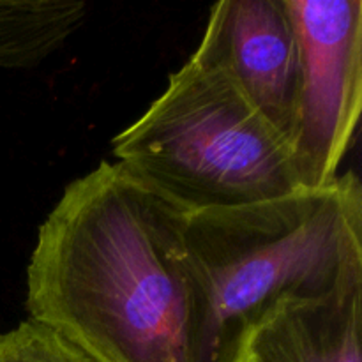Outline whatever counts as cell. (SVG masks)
<instances>
[{"label":"cell","instance_id":"cell-8","mask_svg":"<svg viewBox=\"0 0 362 362\" xmlns=\"http://www.w3.org/2000/svg\"><path fill=\"white\" fill-rule=\"evenodd\" d=\"M0 362H90L62 336L30 318L0 334Z\"/></svg>","mask_w":362,"mask_h":362},{"label":"cell","instance_id":"cell-5","mask_svg":"<svg viewBox=\"0 0 362 362\" xmlns=\"http://www.w3.org/2000/svg\"><path fill=\"white\" fill-rule=\"evenodd\" d=\"M193 57L219 67L288 141L299 85V42L285 0L214 4Z\"/></svg>","mask_w":362,"mask_h":362},{"label":"cell","instance_id":"cell-1","mask_svg":"<svg viewBox=\"0 0 362 362\" xmlns=\"http://www.w3.org/2000/svg\"><path fill=\"white\" fill-rule=\"evenodd\" d=\"M187 214L119 161L99 163L39 228L30 320L90 362H193Z\"/></svg>","mask_w":362,"mask_h":362},{"label":"cell","instance_id":"cell-2","mask_svg":"<svg viewBox=\"0 0 362 362\" xmlns=\"http://www.w3.org/2000/svg\"><path fill=\"white\" fill-rule=\"evenodd\" d=\"M193 362H240L251 332L281 304L362 281V186L354 172L318 189L189 212Z\"/></svg>","mask_w":362,"mask_h":362},{"label":"cell","instance_id":"cell-7","mask_svg":"<svg viewBox=\"0 0 362 362\" xmlns=\"http://www.w3.org/2000/svg\"><path fill=\"white\" fill-rule=\"evenodd\" d=\"M80 0H0V69H30L81 27Z\"/></svg>","mask_w":362,"mask_h":362},{"label":"cell","instance_id":"cell-4","mask_svg":"<svg viewBox=\"0 0 362 362\" xmlns=\"http://www.w3.org/2000/svg\"><path fill=\"white\" fill-rule=\"evenodd\" d=\"M299 42L288 145L303 189L338 179L362 110L361 0H285Z\"/></svg>","mask_w":362,"mask_h":362},{"label":"cell","instance_id":"cell-3","mask_svg":"<svg viewBox=\"0 0 362 362\" xmlns=\"http://www.w3.org/2000/svg\"><path fill=\"white\" fill-rule=\"evenodd\" d=\"M113 156L186 212L303 189L288 141L219 67L193 55L144 115L113 138Z\"/></svg>","mask_w":362,"mask_h":362},{"label":"cell","instance_id":"cell-6","mask_svg":"<svg viewBox=\"0 0 362 362\" xmlns=\"http://www.w3.org/2000/svg\"><path fill=\"white\" fill-rule=\"evenodd\" d=\"M362 281L276 308L250 334L240 362H362Z\"/></svg>","mask_w":362,"mask_h":362}]
</instances>
